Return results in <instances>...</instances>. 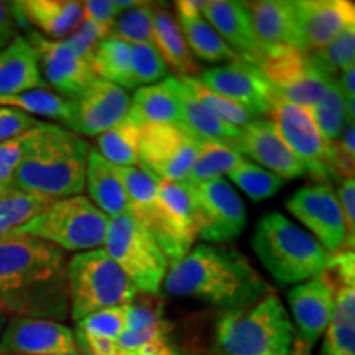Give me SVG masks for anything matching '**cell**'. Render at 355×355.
Listing matches in <instances>:
<instances>
[{"instance_id": "1", "label": "cell", "mask_w": 355, "mask_h": 355, "mask_svg": "<svg viewBox=\"0 0 355 355\" xmlns=\"http://www.w3.org/2000/svg\"><path fill=\"white\" fill-rule=\"evenodd\" d=\"M68 261L61 248L32 235L0 237V303L8 316L68 321Z\"/></svg>"}, {"instance_id": "2", "label": "cell", "mask_w": 355, "mask_h": 355, "mask_svg": "<svg viewBox=\"0 0 355 355\" xmlns=\"http://www.w3.org/2000/svg\"><path fill=\"white\" fill-rule=\"evenodd\" d=\"M162 288L171 298L199 301L222 311L247 308L272 293L247 257L224 243H201L171 261Z\"/></svg>"}, {"instance_id": "3", "label": "cell", "mask_w": 355, "mask_h": 355, "mask_svg": "<svg viewBox=\"0 0 355 355\" xmlns=\"http://www.w3.org/2000/svg\"><path fill=\"white\" fill-rule=\"evenodd\" d=\"M89 152L83 137L63 125L40 122L24 135L12 186L55 201L78 196L86 188Z\"/></svg>"}, {"instance_id": "4", "label": "cell", "mask_w": 355, "mask_h": 355, "mask_svg": "<svg viewBox=\"0 0 355 355\" xmlns=\"http://www.w3.org/2000/svg\"><path fill=\"white\" fill-rule=\"evenodd\" d=\"M298 344L295 324L273 291L216 321V355H296Z\"/></svg>"}, {"instance_id": "5", "label": "cell", "mask_w": 355, "mask_h": 355, "mask_svg": "<svg viewBox=\"0 0 355 355\" xmlns=\"http://www.w3.org/2000/svg\"><path fill=\"white\" fill-rule=\"evenodd\" d=\"M252 248L282 286L300 285L319 275L329 254L316 239L282 212H268L255 225Z\"/></svg>"}, {"instance_id": "6", "label": "cell", "mask_w": 355, "mask_h": 355, "mask_svg": "<svg viewBox=\"0 0 355 355\" xmlns=\"http://www.w3.org/2000/svg\"><path fill=\"white\" fill-rule=\"evenodd\" d=\"M69 311L74 322L97 311L130 304L137 288L104 248L81 252L68 261Z\"/></svg>"}, {"instance_id": "7", "label": "cell", "mask_w": 355, "mask_h": 355, "mask_svg": "<svg viewBox=\"0 0 355 355\" xmlns=\"http://www.w3.org/2000/svg\"><path fill=\"white\" fill-rule=\"evenodd\" d=\"M109 217L86 196L56 199L37 217L15 230L37 237L64 252H81L101 248L107 232Z\"/></svg>"}, {"instance_id": "8", "label": "cell", "mask_w": 355, "mask_h": 355, "mask_svg": "<svg viewBox=\"0 0 355 355\" xmlns=\"http://www.w3.org/2000/svg\"><path fill=\"white\" fill-rule=\"evenodd\" d=\"M102 245L137 291L150 296L159 295L170 261L152 235L132 216L109 217Z\"/></svg>"}, {"instance_id": "9", "label": "cell", "mask_w": 355, "mask_h": 355, "mask_svg": "<svg viewBox=\"0 0 355 355\" xmlns=\"http://www.w3.org/2000/svg\"><path fill=\"white\" fill-rule=\"evenodd\" d=\"M125 189L128 216H132L166 255L168 261H176L193 248V242L184 239L173 225L158 199V178L140 166H115Z\"/></svg>"}, {"instance_id": "10", "label": "cell", "mask_w": 355, "mask_h": 355, "mask_svg": "<svg viewBox=\"0 0 355 355\" xmlns=\"http://www.w3.org/2000/svg\"><path fill=\"white\" fill-rule=\"evenodd\" d=\"M259 68L278 97L308 110L322 99L334 81L314 66L309 53L295 46L266 51Z\"/></svg>"}, {"instance_id": "11", "label": "cell", "mask_w": 355, "mask_h": 355, "mask_svg": "<svg viewBox=\"0 0 355 355\" xmlns=\"http://www.w3.org/2000/svg\"><path fill=\"white\" fill-rule=\"evenodd\" d=\"M199 141L184 128L176 125H146L140 128L139 165L158 180L186 181Z\"/></svg>"}, {"instance_id": "12", "label": "cell", "mask_w": 355, "mask_h": 355, "mask_svg": "<svg viewBox=\"0 0 355 355\" xmlns=\"http://www.w3.org/2000/svg\"><path fill=\"white\" fill-rule=\"evenodd\" d=\"M273 125L293 153L298 157L314 180L326 183L331 175V145L322 139L321 132L308 109L291 104L277 96L270 110Z\"/></svg>"}, {"instance_id": "13", "label": "cell", "mask_w": 355, "mask_h": 355, "mask_svg": "<svg viewBox=\"0 0 355 355\" xmlns=\"http://www.w3.org/2000/svg\"><path fill=\"white\" fill-rule=\"evenodd\" d=\"M286 209L314 234L313 237L329 255L352 250L339 201L327 183L303 186L288 199Z\"/></svg>"}, {"instance_id": "14", "label": "cell", "mask_w": 355, "mask_h": 355, "mask_svg": "<svg viewBox=\"0 0 355 355\" xmlns=\"http://www.w3.org/2000/svg\"><path fill=\"white\" fill-rule=\"evenodd\" d=\"M198 212V237L225 243L237 239L247 225V209L241 196L224 178L193 184Z\"/></svg>"}, {"instance_id": "15", "label": "cell", "mask_w": 355, "mask_h": 355, "mask_svg": "<svg viewBox=\"0 0 355 355\" xmlns=\"http://www.w3.org/2000/svg\"><path fill=\"white\" fill-rule=\"evenodd\" d=\"M198 79L211 91L242 105L255 119L268 115L277 99V92L259 66L242 60L202 71Z\"/></svg>"}, {"instance_id": "16", "label": "cell", "mask_w": 355, "mask_h": 355, "mask_svg": "<svg viewBox=\"0 0 355 355\" xmlns=\"http://www.w3.org/2000/svg\"><path fill=\"white\" fill-rule=\"evenodd\" d=\"M0 355H81L74 331L50 319L10 316L0 336Z\"/></svg>"}, {"instance_id": "17", "label": "cell", "mask_w": 355, "mask_h": 355, "mask_svg": "<svg viewBox=\"0 0 355 355\" xmlns=\"http://www.w3.org/2000/svg\"><path fill=\"white\" fill-rule=\"evenodd\" d=\"M26 33L25 38L37 51L44 83L50 84L56 94L74 101L96 81L97 76L91 63L79 58L63 40H48L35 30Z\"/></svg>"}, {"instance_id": "18", "label": "cell", "mask_w": 355, "mask_h": 355, "mask_svg": "<svg viewBox=\"0 0 355 355\" xmlns=\"http://www.w3.org/2000/svg\"><path fill=\"white\" fill-rule=\"evenodd\" d=\"M130 96L125 89L97 78L78 99L66 128L79 137H97L125 121Z\"/></svg>"}, {"instance_id": "19", "label": "cell", "mask_w": 355, "mask_h": 355, "mask_svg": "<svg viewBox=\"0 0 355 355\" xmlns=\"http://www.w3.org/2000/svg\"><path fill=\"white\" fill-rule=\"evenodd\" d=\"M234 148L279 180H296L308 175L303 162L291 152L270 119H254L243 127Z\"/></svg>"}, {"instance_id": "20", "label": "cell", "mask_w": 355, "mask_h": 355, "mask_svg": "<svg viewBox=\"0 0 355 355\" xmlns=\"http://www.w3.org/2000/svg\"><path fill=\"white\" fill-rule=\"evenodd\" d=\"M337 288L321 272L308 282L300 283L288 293V303L298 329L300 344L308 350L318 343L329 326L336 304Z\"/></svg>"}, {"instance_id": "21", "label": "cell", "mask_w": 355, "mask_h": 355, "mask_svg": "<svg viewBox=\"0 0 355 355\" xmlns=\"http://www.w3.org/2000/svg\"><path fill=\"white\" fill-rule=\"evenodd\" d=\"M296 17L306 53H316L355 25L354 2L347 0H296Z\"/></svg>"}, {"instance_id": "22", "label": "cell", "mask_w": 355, "mask_h": 355, "mask_svg": "<svg viewBox=\"0 0 355 355\" xmlns=\"http://www.w3.org/2000/svg\"><path fill=\"white\" fill-rule=\"evenodd\" d=\"M121 355H178L171 326L162 311L150 304H128L125 331L117 340Z\"/></svg>"}, {"instance_id": "23", "label": "cell", "mask_w": 355, "mask_h": 355, "mask_svg": "<svg viewBox=\"0 0 355 355\" xmlns=\"http://www.w3.org/2000/svg\"><path fill=\"white\" fill-rule=\"evenodd\" d=\"M202 17L235 55L245 63L259 66L263 53L257 42L247 3L211 0L202 7Z\"/></svg>"}, {"instance_id": "24", "label": "cell", "mask_w": 355, "mask_h": 355, "mask_svg": "<svg viewBox=\"0 0 355 355\" xmlns=\"http://www.w3.org/2000/svg\"><path fill=\"white\" fill-rule=\"evenodd\" d=\"M10 8L17 25L21 21L28 32L33 26L35 32L55 42L68 38L84 20L81 2L74 0H21L10 2Z\"/></svg>"}, {"instance_id": "25", "label": "cell", "mask_w": 355, "mask_h": 355, "mask_svg": "<svg viewBox=\"0 0 355 355\" xmlns=\"http://www.w3.org/2000/svg\"><path fill=\"white\" fill-rule=\"evenodd\" d=\"M247 8L263 55L279 46H295L303 50L295 0H259L248 2Z\"/></svg>"}, {"instance_id": "26", "label": "cell", "mask_w": 355, "mask_h": 355, "mask_svg": "<svg viewBox=\"0 0 355 355\" xmlns=\"http://www.w3.org/2000/svg\"><path fill=\"white\" fill-rule=\"evenodd\" d=\"M206 2L196 0H180L176 2L178 25L188 43L189 51H193L201 61L206 63H234L239 58L225 44L207 20L202 17V7Z\"/></svg>"}, {"instance_id": "27", "label": "cell", "mask_w": 355, "mask_h": 355, "mask_svg": "<svg viewBox=\"0 0 355 355\" xmlns=\"http://www.w3.org/2000/svg\"><path fill=\"white\" fill-rule=\"evenodd\" d=\"M33 89H46L35 48L19 35L0 50V97H10Z\"/></svg>"}, {"instance_id": "28", "label": "cell", "mask_w": 355, "mask_h": 355, "mask_svg": "<svg viewBox=\"0 0 355 355\" xmlns=\"http://www.w3.org/2000/svg\"><path fill=\"white\" fill-rule=\"evenodd\" d=\"M128 119L140 128L146 125L181 127V105L176 92V78H166L152 86L139 87L130 97Z\"/></svg>"}, {"instance_id": "29", "label": "cell", "mask_w": 355, "mask_h": 355, "mask_svg": "<svg viewBox=\"0 0 355 355\" xmlns=\"http://www.w3.org/2000/svg\"><path fill=\"white\" fill-rule=\"evenodd\" d=\"M128 304L97 311L76 322V344L81 355H121L117 340L125 331Z\"/></svg>"}, {"instance_id": "30", "label": "cell", "mask_w": 355, "mask_h": 355, "mask_svg": "<svg viewBox=\"0 0 355 355\" xmlns=\"http://www.w3.org/2000/svg\"><path fill=\"white\" fill-rule=\"evenodd\" d=\"M86 186L89 201L107 217L128 214L125 189L114 165L101 157L96 150L89 152L86 168Z\"/></svg>"}, {"instance_id": "31", "label": "cell", "mask_w": 355, "mask_h": 355, "mask_svg": "<svg viewBox=\"0 0 355 355\" xmlns=\"http://www.w3.org/2000/svg\"><path fill=\"white\" fill-rule=\"evenodd\" d=\"M176 92L181 105V128L196 137L199 141H220L234 146L241 137L242 128H235L216 117L202 102H199L176 79Z\"/></svg>"}, {"instance_id": "32", "label": "cell", "mask_w": 355, "mask_h": 355, "mask_svg": "<svg viewBox=\"0 0 355 355\" xmlns=\"http://www.w3.org/2000/svg\"><path fill=\"white\" fill-rule=\"evenodd\" d=\"M153 46L162 55L168 68L175 71L180 78H191L199 71L180 25L165 8H155Z\"/></svg>"}, {"instance_id": "33", "label": "cell", "mask_w": 355, "mask_h": 355, "mask_svg": "<svg viewBox=\"0 0 355 355\" xmlns=\"http://www.w3.org/2000/svg\"><path fill=\"white\" fill-rule=\"evenodd\" d=\"M321 355H355V286L337 288Z\"/></svg>"}, {"instance_id": "34", "label": "cell", "mask_w": 355, "mask_h": 355, "mask_svg": "<svg viewBox=\"0 0 355 355\" xmlns=\"http://www.w3.org/2000/svg\"><path fill=\"white\" fill-rule=\"evenodd\" d=\"M158 199L178 232L194 243L198 237V212L193 184L188 181L158 180Z\"/></svg>"}, {"instance_id": "35", "label": "cell", "mask_w": 355, "mask_h": 355, "mask_svg": "<svg viewBox=\"0 0 355 355\" xmlns=\"http://www.w3.org/2000/svg\"><path fill=\"white\" fill-rule=\"evenodd\" d=\"M132 44L110 35L99 43L91 58V66L96 76L104 81L112 83L122 89H133L132 66H130Z\"/></svg>"}, {"instance_id": "36", "label": "cell", "mask_w": 355, "mask_h": 355, "mask_svg": "<svg viewBox=\"0 0 355 355\" xmlns=\"http://www.w3.org/2000/svg\"><path fill=\"white\" fill-rule=\"evenodd\" d=\"M55 202V199L7 186L0 189V237L15 232L17 229L37 217Z\"/></svg>"}, {"instance_id": "37", "label": "cell", "mask_w": 355, "mask_h": 355, "mask_svg": "<svg viewBox=\"0 0 355 355\" xmlns=\"http://www.w3.org/2000/svg\"><path fill=\"white\" fill-rule=\"evenodd\" d=\"M2 107H12L21 110L30 117H43L50 121L68 123L73 114V101L48 91V89H33V91L21 92V94L0 97Z\"/></svg>"}, {"instance_id": "38", "label": "cell", "mask_w": 355, "mask_h": 355, "mask_svg": "<svg viewBox=\"0 0 355 355\" xmlns=\"http://www.w3.org/2000/svg\"><path fill=\"white\" fill-rule=\"evenodd\" d=\"M140 127L127 117L125 121L97 135V153L114 166H137Z\"/></svg>"}, {"instance_id": "39", "label": "cell", "mask_w": 355, "mask_h": 355, "mask_svg": "<svg viewBox=\"0 0 355 355\" xmlns=\"http://www.w3.org/2000/svg\"><path fill=\"white\" fill-rule=\"evenodd\" d=\"M243 157L235 152L234 146L220 141H201L199 144L198 157L194 159L186 181L191 184L204 183V181L222 178L229 175L234 166L241 162Z\"/></svg>"}, {"instance_id": "40", "label": "cell", "mask_w": 355, "mask_h": 355, "mask_svg": "<svg viewBox=\"0 0 355 355\" xmlns=\"http://www.w3.org/2000/svg\"><path fill=\"white\" fill-rule=\"evenodd\" d=\"M309 112L313 115L322 139L327 144H336L339 140L340 133L344 132L345 125L350 122L347 117V109H345L344 96L339 86H337L336 79L327 87L322 99Z\"/></svg>"}, {"instance_id": "41", "label": "cell", "mask_w": 355, "mask_h": 355, "mask_svg": "<svg viewBox=\"0 0 355 355\" xmlns=\"http://www.w3.org/2000/svg\"><path fill=\"white\" fill-rule=\"evenodd\" d=\"M178 79H180L181 84L188 89L191 94L196 97L199 102H202V104L206 105V107L209 109L216 117H219L220 121L227 123V125L235 127V128H243L255 119L254 115L248 112V110L243 109L242 105L235 104L234 101L217 94V92L211 91L209 87L204 86L196 76L178 78Z\"/></svg>"}, {"instance_id": "42", "label": "cell", "mask_w": 355, "mask_h": 355, "mask_svg": "<svg viewBox=\"0 0 355 355\" xmlns=\"http://www.w3.org/2000/svg\"><path fill=\"white\" fill-rule=\"evenodd\" d=\"M230 181L239 186L248 198L254 201H263V199L273 198L283 186V180L275 176L273 173L266 171L250 159L242 158L232 171H229Z\"/></svg>"}, {"instance_id": "43", "label": "cell", "mask_w": 355, "mask_h": 355, "mask_svg": "<svg viewBox=\"0 0 355 355\" xmlns=\"http://www.w3.org/2000/svg\"><path fill=\"white\" fill-rule=\"evenodd\" d=\"M309 56L322 74L336 79L344 69L350 68L355 63V25L344 30L322 50L309 53Z\"/></svg>"}, {"instance_id": "44", "label": "cell", "mask_w": 355, "mask_h": 355, "mask_svg": "<svg viewBox=\"0 0 355 355\" xmlns=\"http://www.w3.org/2000/svg\"><path fill=\"white\" fill-rule=\"evenodd\" d=\"M153 3L122 10L112 26V37L128 44H153Z\"/></svg>"}, {"instance_id": "45", "label": "cell", "mask_w": 355, "mask_h": 355, "mask_svg": "<svg viewBox=\"0 0 355 355\" xmlns=\"http://www.w3.org/2000/svg\"><path fill=\"white\" fill-rule=\"evenodd\" d=\"M130 66L135 87L152 86L166 79L168 66L153 44H132Z\"/></svg>"}, {"instance_id": "46", "label": "cell", "mask_w": 355, "mask_h": 355, "mask_svg": "<svg viewBox=\"0 0 355 355\" xmlns=\"http://www.w3.org/2000/svg\"><path fill=\"white\" fill-rule=\"evenodd\" d=\"M112 35V26L97 24V21L84 19L78 28L64 38L63 42L73 50L79 58L91 63V58L94 55L96 48L99 46L101 42L109 38Z\"/></svg>"}, {"instance_id": "47", "label": "cell", "mask_w": 355, "mask_h": 355, "mask_svg": "<svg viewBox=\"0 0 355 355\" xmlns=\"http://www.w3.org/2000/svg\"><path fill=\"white\" fill-rule=\"evenodd\" d=\"M40 123L37 119L30 117L21 110L12 107H2L0 105V144H6L8 140L19 139L25 135Z\"/></svg>"}, {"instance_id": "48", "label": "cell", "mask_w": 355, "mask_h": 355, "mask_svg": "<svg viewBox=\"0 0 355 355\" xmlns=\"http://www.w3.org/2000/svg\"><path fill=\"white\" fill-rule=\"evenodd\" d=\"M21 144H24V135L0 144V189L12 184L13 173L19 166L21 157Z\"/></svg>"}, {"instance_id": "49", "label": "cell", "mask_w": 355, "mask_h": 355, "mask_svg": "<svg viewBox=\"0 0 355 355\" xmlns=\"http://www.w3.org/2000/svg\"><path fill=\"white\" fill-rule=\"evenodd\" d=\"M337 201H339L340 211H343L345 225L349 232V245L354 250L355 241V180L354 178H345L337 191Z\"/></svg>"}, {"instance_id": "50", "label": "cell", "mask_w": 355, "mask_h": 355, "mask_svg": "<svg viewBox=\"0 0 355 355\" xmlns=\"http://www.w3.org/2000/svg\"><path fill=\"white\" fill-rule=\"evenodd\" d=\"M83 17L97 24L114 26V21L121 15V8L115 6V0H86L81 2Z\"/></svg>"}, {"instance_id": "51", "label": "cell", "mask_w": 355, "mask_h": 355, "mask_svg": "<svg viewBox=\"0 0 355 355\" xmlns=\"http://www.w3.org/2000/svg\"><path fill=\"white\" fill-rule=\"evenodd\" d=\"M15 37H19V25L13 17L10 3L0 0V50H3Z\"/></svg>"}, {"instance_id": "52", "label": "cell", "mask_w": 355, "mask_h": 355, "mask_svg": "<svg viewBox=\"0 0 355 355\" xmlns=\"http://www.w3.org/2000/svg\"><path fill=\"white\" fill-rule=\"evenodd\" d=\"M336 145L339 146L340 150L345 155H349V157H355V123L354 122H349L347 125H345L344 132L340 133L339 140L336 141Z\"/></svg>"}, {"instance_id": "53", "label": "cell", "mask_w": 355, "mask_h": 355, "mask_svg": "<svg viewBox=\"0 0 355 355\" xmlns=\"http://www.w3.org/2000/svg\"><path fill=\"white\" fill-rule=\"evenodd\" d=\"M8 313L6 311V308H3L2 306V303H0V336H2V332H3V329H6V326H7V322H8Z\"/></svg>"}, {"instance_id": "54", "label": "cell", "mask_w": 355, "mask_h": 355, "mask_svg": "<svg viewBox=\"0 0 355 355\" xmlns=\"http://www.w3.org/2000/svg\"><path fill=\"white\" fill-rule=\"evenodd\" d=\"M296 355H298V354H296Z\"/></svg>"}]
</instances>
